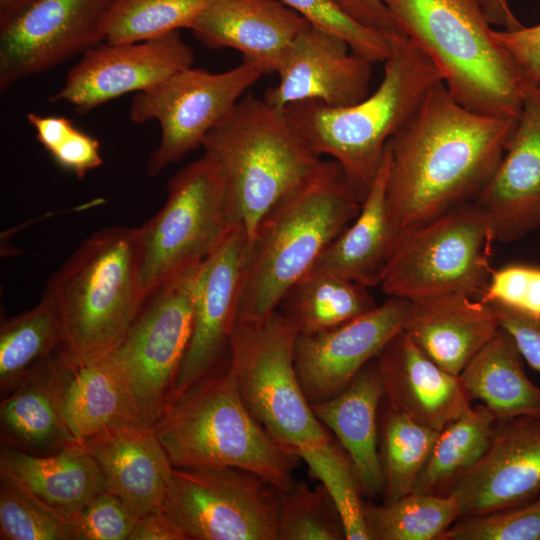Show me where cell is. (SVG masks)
I'll use <instances>...</instances> for the list:
<instances>
[{
    "label": "cell",
    "instance_id": "6da1fadb",
    "mask_svg": "<svg viewBox=\"0 0 540 540\" xmlns=\"http://www.w3.org/2000/svg\"><path fill=\"white\" fill-rule=\"evenodd\" d=\"M517 124L463 107L438 82L386 146L387 204L398 233L475 201Z\"/></svg>",
    "mask_w": 540,
    "mask_h": 540
},
{
    "label": "cell",
    "instance_id": "7a4b0ae2",
    "mask_svg": "<svg viewBox=\"0 0 540 540\" xmlns=\"http://www.w3.org/2000/svg\"><path fill=\"white\" fill-rule=\"evenodd\" d=\"M361 206L341 166L321 160L258 222L249 240L236 323L274 313L284 293L312 269Z\"/></svg>",
    "mask_w": 540,
    "mask_h": 540
},
{
    "label": "cell",
    "instance_id": "3957f363",
    "mask_svg": "<svg viewBox=\"0 0 540 540\" xmlns=\"http://www.w3.org/2000/svg\"><path fill=\"white\" fill-rule=\"evenodd\" d=\"M378 88L364 100L330 107L316 100L286 106L283 113L304 144L342 168L363 203L381 168L387 143L441 80L428 57L395 32Z\"/></svg>",
    "mask_w": 540,
    "mask_h": 540
},
{
    "label": "cell",
    "instance_id": "277c9868",
    "mask_svg": "<svg viewBox=\"0 0 540 540\" xmlns=\"http://www.w3.org/2000/svg\"><path fill=\"white\" fill-rule=\"evenodd\" d=\"M382 1L396 32L428 57L458 103L479 114L519 119L528 83L478 0Z\"/></svg>",
    "mask_w": 540,
    "mask_h": 540
},
{
    "label": "cell",
    "instance_id": "5b68a950",
    "mask_svg": "<svg viewBox=\"0 0 540 540\" xmlns=\"http://www.w3.org/2000/svg\"><path fill=\"white\" fill-rule=\"evenodd\" d=\"M154 430L175 468H240L281 491L295 483L300 458L253 418L228 361L170 401Z\"/></svg>",
    "mask_w": 540,
    "mask_h": 540
},
{
    "label": "cell",
    "instance_id": "8992f818",
    "mask_svg": "<svg viewBox=\"0 0 540 540\" xmlns=\"http://www.w3.org/2000/svg\"><path fill=\"white\" fill-rule=\"evenodd\" d=\"M44 293L60 317L65 351L77 364L107 355L144 298L139 228L117 226L93 233L52 275Z\"/></svg>",
    "mask_w": 540,
    "mask_h": 540
},
{
    "label": "cell",
    "instance_id": "52a82bcc",
    "mask_svg": "<svg viewBox=\"0 0 540 540\" xmlns=\"http://www.w3.org/2000/svg\"><path fill=\"white\" fill-rule=\"evenodd\" d=\"M202 147L217 164L232 217L249 240L264 214L322 160L294 132L283 111L251 93L208 133Z\"/></svg>",
    "mask_w": 540,
    "mask_h": 540
},
{
    "label": "cell",
    "instance_id": "ba28073f",
    "mask_svg": "<svg viewBox=\"0 0 540 540\" xmlns=\"http://www.w3.org/2000/svg\"><path fill=\"white\" fill-rule=\"evenodd\" d=\"M298 331L278 311L262 320L237 322L228 366L248 411L294 454L332 441L300 385L294 350Z\"/></svg>",
    "mask_w": 540,
    "mask_h": 540
},
{
    "label": "cell",
    "instance_id": "9c48e42d",
    "mask_svg": "<svg viewBox=\"0 0 540 540\" xmlns=\"http://www.w3.org/2000/svg\"><path fill=\"white\" fill-rule=\"evenodd\" d=\"M494 241L484 210L475 201L459 205L398 233L380 286L409 301L451 294L480 298L493 272Z\"/></svg>",
    "mask_w": 540,
    "mask_h": 540
},
{
    "label": "cell",
    "instance_id": "30bf717a",
    "mask_svg": "<svg viewBox=\"0 0 540 540\" xmlns=\"http://www.w3.org/2000/svg\"><path fill=\"white\" fill-rule=\"evenodd\" d=\"M203 261L181 268L146 292L127 332L107 354L145 424L154 426L171 398L191 337Z\"/></svg>",
    "mask_w": 540,
    "mask_h": 540
},
{
    "label": "cell",
    "instance_id": "8fae6325",
    "mask_svg": "<svg viewBox=\"0 0 540 540\" xmlns=\"http://www.w3.org/2000/svg\"><path fill=\"white\" fill-rule=\"evenodd\" d=\"M237 225L220 170L204 153L170 179L164 206L138 227L144 295L181 268L205 260Z\"/></svg>",
    "mask_w": 540,
    "mask_h": 540
},
{
    "label": "cell",
    "instance_id": "7c38bea8",
    "mask_svg": "<svg viewBox=\"0 0 540 540\" xmlns=\"http://www.w3.org/2000/svg\"><path fill=\"white\" fill-rule=\"evenodd\" d=\"M281 490L234 467L175 468L162 511L194 540H277Z\"/></svg>",
    "mask_w": 540,
    "mask_h": 540
},
{
    "label": "cell",
    "instance_id": "4fadbf2b",
    "mask_svg": "<svg viewBox=\"0 0 540 540\" xmlns=\"http://www.w3.org/2000/svg\"><path fill=\"white\" fill-rule=\"evenodd\" d=\"M264 73L254 64L219 73L188 67L158 85L135 94L130 120H156L161 128L158 147L149 155L146 173L158 176L170 164L202 147L208 133L221 124Z\"/></svg>",
    "mask_w": 540,
    "mask_h": 540
},
{
    "label": "cell",
    "instance_id": "5bb4252c",
    "mask_svg": "<svg viewBox=\"0 0 540 540\" xmlns=\"http://www.w3.org/2000/svg\"><path fill=\"white\" fill-rule=\"evenodd\" d=\"M116 0H39L0 28V90L104 42Z\"/></svg>",
    "mask_w": 540,
    "mask_h": 540
},
{
    "label": "cell",
    "instance_id": "9a60e30c",
    "mask_svg": "<svg viewBox=\"0 0 540 540\" xmlns=\"http://www.w3.org/2000/svg\"><path fill=\"white\" fill-rule=\"evenodd\" d=\"M193 62V50L179 31L136 43L103 42L81 55L49 101L86 113L122 95L148 90Z\"/></svg>",
    "mask_w": 540,
    "mask_h": 540
},
{
    "label": "cell",
    "instance_id": "2e32d148",
    "mask_svg": "<svg viewBox=\"0 0 540 540\" xmlns=\"http://www.w3.org/2000/svg\"><path fill=\"white\" fill-rule=\"evenodd\" d=\"M248 246L247 232L239 224L202 262L191 337L169 402L228 361Z\"/></svg>",
    "mask_w": 540,
    "mask_h": 540
},
{
    "label": "cell",
    "instance_id": "e0dca14e",
    "mask_svg": "<svg viewBox=\"0 0 540 540\" xmlns=\"http://www.w3.org/2000/svg\"><path fill=\"white\" fill-rule=\"evenodd\" d=\"M410 301L392 297L332 329L298 334L294 361L309 403L341 393L358 372L404 328Z\"/></svg>",
    "mask_w": 540,
    "mask_h": 540
},
{
    "label": "cell",
    "instance_id": "ac0fdd59",
    "mask_svg": "<svg viewBox=\"0 0 540 540\" xmlns=\"http://www.w3.org/2000/svg\"><path fill=\"white\" fill-rule=\"evenodd\" d=\"M449 495L460 517L505 510L540 496V417L497 421L488 449Z\"/></svg>",
    "mask_w": 540,
    "mask_h": 540
},
{
    "label": "cell",
    "instance_id": "d6986e66",
    "mask_svg": "<svg viewBox=\"0 0 540 540\" xmlns=\"http://www.w3.org/2000/svg\"><path fill=\"white\" fill-rule=\"evenodd\" d=\"M371 65L343 39L310 25L286 49L276 72L278 84L263 99L280 111L306 100L350 106L370 94Z\"/></svg>",
    "mask_w": 540,
    "mask_h": 540
},
{
    "label": "cell",
    "instance_id": "ffe728a7",
    "mask_svg": "<svg viewBox=\"0 0 540 540\" xmlns=\"http://www.w3.org/2000/svg\"><path fill=\"white\" fill-rule=\"evenodd\" d=\"M475 202L490 218L497 241L540 228V86L528 84L504 156Z\"/></svg>",
    "mask_w": 540,
    "mask_h": 540
},
{
    "label": "cell",
    "instance_id": "44dd1931",
    "mask_svg": "<svg viewBox=\"0 0 540 540\" xmlns=\"http://www.w3.org/2000/svg\"><path fill=\"white\" fill-rule=\"evenodd\" d=\"M77 363L65 350L33 365L2 399V445L36 455L53 454L79 442L63 414L67 388Z\"/></svg>",
    "mask_w": 540,
    "mask_h": 540
},
{
    "label": "cell",
    "instance_id": "7402d4cb",
    "mask_svg": "<svg viewBox=\"0 0 540 540\" xmlns=\"http://www.w3.org/2000/svg\"><path fill=\"white\" fill-rule=\"evenodd\" d=\"M309 26L280 0H208L190 30L210 49L239 51L266 75L277 72L286 49Z\"/></svg>",
    "mask_w": 540,
    "mask_h": 540
},
{
    "label": "cell",
    "instance_id": "603a6c76",
    "mask_svg": "<svg viewBox=\"0 0 540 540\" xmlns=\"http://www.w3.org/2000/svg\"><path fill=\"white\" fill-rule=\"evenodd\" d=\"M376 361L387 404L427 427L441 431L472 408L459 375L439 366L404 330Z\"/></svg>",
    "mask_w": 540,
    "mask_h": 540
},
{
    "label": "cell",
    "instance_id": "cb8c5ba5",
    "mask_svg": "<svg viewBox=\"0 0 540 540\" xmlns=\"http://www.w3.org/2000/svg\"><path fill=\"white\" fill-rule=\"evenodd\" d=\"M0 480L66 523L105 490L98 464L81 442L48 455L2 445Z\"/></svg>",
    "mask_w": 540,
    "mask_h": 540
},
{
    "label": "cell",
    "instance_id": "d4e9b609",
    "mask_svg": "<svg viewBox=\"0 0 540 540\" xmlns=\"http://www.w3.org/2000/svg\"><path fill=\"white\" fill-rule=\"evenodd\" d=\"M98 464L105 489L139 516L162 511L173 466L154 426L137 422L81 441Z\"/></svg>",
    "mask_w": 540,
    "mask_h": 540
},
{
    "label": "cell",
    "instance_id": "484cf974",
    "mask_svg": "<svg viewBox=\"0 0 540 540\" xmlns=\"http://www.w3.org/2000/svg\"><path fill=\"white\" fill-rule=\"evenodd\" d=\"M500 329L480 298L451 294L410 301L403 330L433 361L460 375Z\"/></svg>",
    "mask_w": 540,
    "mask_h": 540
},
{
    "label": "cell",
    "instance_id": "4316f807",
    "mask_svg": "<svg viewBox=\"0 0 540 540\" xmlns=\"http://www.w3.org/2000/svg\"><path fill=\"white\" fill-rule=\"evenodd\" d=\"M385 396L376 357L338 395L311 403L316 418L334 433L344 448L362 495L382 497L378 410Z\"/></svg>",
    "mask_w": 540,
    "mask_h": 540
},
{
    "label": "cell",
    "instance_id": "83f0119b",
    "mask_svg": "<svg viewBox=\"0 0 540 540\" xmlns=\"http://www.w3.org/2000/svg\"><path fill=\"white\" fill-rule=\"evenodd\" d=\"M388 153L357 217L326 247L312 270L366 287L381 284L398 235L387 204Z\"/></svg>",
    "mask_w": 540,
    "mask_h": 540
},
{
    "label": "cell",
    "instance_id": "f1b7e54d",
    "mask_svg": "<svg viewBox=\"0 0 540 540\" xmlns=\"http://www.w3.org/2000/svg\"><path fill=\"white\" fill-rule=\"evenodd\" d=\"M512 337L500 327L459 377L471 400L480 401L497 419L540 417V387L526 375Z\"/></svg>",
    "mask_w": 540,
    "mask_h": 540
},
{
    "label": "cell",
    "instance_id": "f546056e",
    "mask_svg": "<svg viewBox=\"0 0 540 540\" xmlns=\"http://www.w3.org/2000/svg\"><path fill=\"white\" fill-rule=\"evenodd\" d=\"M66 425L79 442L141 422L130 389L107 355L77 364L63 402Z\"/></svg>",
    "mask_w": 540,
    "mask_h": 540
},
{
    "label": "cell",
    "instance_id": "4dcf8cb0",
    "mask_svg": "<svg viewBox=\"0 0 540 540\" xmlns=\"http://www.w3.org/2000/svg\"><path fill=\"white\" fill-rule=\"evenodd\" d=\"M367 288L335 274L311 269L284 293L276 311L298 334L326 331L378 306Z\"/></svg>",
    "mask_w": 540,
    "mask_h": 540
},
{
    "label": "cell",
    "instance_id": "1f68e13d",
    "mask_svg": "<svg viewBox=\"0 0 540 540\" xmlns=\"http://www.w3.org/2000/svg\"><path fill=\"white\" fill-rule=\"evenodd\" d=\"M496 423L480 403L439 431L413 492L448 496L488 449Z\"/></svg>",
    "mask_w": 540,
    "mask_h": 540
},
{
    "label": "cell",
    "instance_id": "d6a6232c",
    "mask_svg": "<svg viewBox=\"0 0 540 540\" xmlns=\"http://www.w3.org/2000/svg\"><path fill=\"white\" fill-rule=\"evenodd\" d=\"M65 350L60 317L43 293L39 303L0 327V390L7 395L37 362Z\"/></svg>",
    "mask_w": 540,
    "mask_h": 540
},
{
    "label": "cell",
    "instance_id": "836d02e7",
    "mask_svg": "<svg viewBox=\"0 0 540 540\" xmlns=\"http://www.w3.org/2000/svg\"><path fill=\"white\" fill-rule=\"evenodd\" d=\"M438 433L388 405L379 423L378 439L383 503L413 492Z\"/></svg>",
    "mask_w": 540,
    "mask_h": 540
},
{
    "label": "cell",
    "instance_id": "e575fe53",
    "mask_svg": "<svg viewBox=\"0 0 540 540\" xmlns=\"http://www.w3.org/2000/svg\"><path fill=\"white\" fill-rule=\"evenodd\" d=\"M363 514L370 540H440L460 518L451 495L415 492L381 505L363 501Z\"/></svg>",
    "mask_w": 540,
    "mask_h": 540
},
{
    "label": "cell",
    "instance_id": "d590c367",
    "mask_svg": "<svg viewBox=\"0 0 540 540\" xmlns=\"http://www.w3.org/2000/svg\"><path fill=\"white\" fill-rule=\"evenodd\" d=\"M208 0H116L104 23V42L136 43L192 26Z\"/></svg>",
    "mask_w": 540,
    "mask_h": 540
},
{
    "label": "cell",
    "instance_id": "8d00e7d4",
    "mask_svg": "<svg viewBox=\"0 0 540 540\" xmlns=\"http://www.w3.org/2000/svg\"><path fill=\"white\" fill-rule=\"evenodd\" d=\"M330 495L343 523L346 540H370L363 514V500L352 464L332 442L322 448L296 452Z\"/></svg>",
    "mask_w": 540,
    "mask_h": 540
},
{
    "label": "cell",
    "instance_id": "74e56055",
    "mask_svg": "<svg viewBox=\"0 0 540 540\" xmlns=\"http://www.w3.org/2000/svg\"><path fill=\"white\" fill-rule=\"evenodd\" d=\"M343 523L325 487L296 482L281 491L277 540H342Z\"/></svg>",
    "mask_w": 540,
    "mask_h": 540
},
{
    "label": "cell",
    "instance_id": "f35d334b",
    "mask_svg": "<svg viewBox=\"0 0 540 540\" xmlns=\"http://www.w3.org/2000/svg\"><path fill=\"white\" fill-rule=\"evenodd\" d=\"M26 118L38 142L62 169L82 179L102 165L99 140L78 129L70 119L34 112Z\"/></svg>",
    "mask_w": 540,
    "mask_h": 540
},
{
    "label": "cell",
    "instance_id": "ab89813d",
    "mask_svg": "<svg viewBox=\"0 0 540 540\" xmlns=\"http://www.w3.org/2000/svg\"><path fill=\"white\" fill-rule=\"evenodd\" d=\"M311 26L343 39L351 51L370 63L385 62L392 35L365 27L343 12L334 0H280Z\"/></svg>",
    "mask_w": 540,
    "mask_h": 540
},
{
    "label": "cell",
    "instance_id": "60d3db41",
    "mask_svg": "<svg viewBox=\"0 0 540 540\" xmlns=\"http://www.w3.org/2000/svg\"><path fill=\"white\" fill-rule=\"evenodd\" d=\"M440 540H540V496L505 510L460 517Z\"/></svg>",
    "mask_w": 540,
    "mask_h": 540
},
{
    "label": "cell",
    "instance_id": "b9f144b4",
    "mask_svg": "<svg viewBox=\"0 0 540 540\" xmlns=\"http://www.w3.org/2000/svg\"><path fill=\"white\" fill-rule=\"evenodd\" d=\"M1 540H70L68 523L0 480Z\"/></svg>",
    "mask_w": 540,
    "mask_h": 540
},
{
    "label": "cell",
    "instance_id": "7bdbcfd3",
    "mask_svg": "<svg viewBox=\"0 0 540 540\" xmlns=\"http://www.w3.org/2000/svg\"><path fill=\"white\" fill-rule=\"evenodd\" d=\"M139 518L122 498L104 490L68 523L70 540H128Z\"/></svg>",
    "mask_w": 540,
    "mask_h": 540
},
{
    "label": "cell",
    "instance_id": "ee69618b",
    "mask_svg": "<svg viewBox=\"0 0 540 540\" xmlns=\"http://www.w3.org/2000/svg\"><path fill=\"white\" fill-rule=\"evenodd\" d=\"M480 299L540 317V268L518 264L493 270Z\"/></svg>",
    "mask_w": 540,
    "mask_h": 540
},
{
    "label": "cell",
    "instance_id": "f6af8a7d",
    "mask_svg": "<svg viewBox=\"0 0 540 540\" xmlns=\"http://www.w3.org/2000/svg\"><path fill=\"white\" fill-rule=\"evenodd\" d=\"M499 322L515 342L523 359L540 372V317L528 315L503 305L488 303Z\"/></svg>",
    "mask_w": 540,
    "mask_h": 540
},
{
    "label": "cell",
    "instance_id": "bcb514c9",
    "mask_svg": "<svg viewBox=\"0 0 540 540\" xmlns=\"http://www.w3.org/2000/svg\"><path fill=\"white\" fill-rule=\"evenodd\" d=\"M495 38L515 60L528 84L540 86V24L493 31Z\"/></svg>",
    "mask_w": 540,
    "mask_h": 540
},
{
    "label": "cell",
    "instance_id": "7dc6e473",
    "mask_svg": "<svg viewBox=\"0 0 540 540\" xmlns=\"http://www.w3.org/2000/svg\"><path fill=\"white\" fill-rule=\"evenodd\" d=\"M357 23L389 35L396 32L394 23L382 0H334Z\"/></svg>",
    "mask_w": 540,
    "mask_h": 540
},
{
    "label": "cell",
    "instance_id": "c3c4849f",
    "mask_svg": "<svg viewBox=\"0 0 540 540\" xmlns=\"http://www.w3.org/2000/svg\"><path fill=\"white\" fill-rule=\"evenodd\" d=\"M128 540H187L179 526L163 511L140 515Z\"/></svg>",
    "mask_w": 540,
    "mask_h": 540
},
{
    "label": "cell",
    "instance_id": "681fc988",
    "mask_svg": "<svg viewBox=\"0 0 540 540\" xmlns=\"http://www.w3.org/2000/svg\"><path fill=\"white\" fill-rule=\"evenodd\" d=\"M478 2L491 24L503 26L505 30L523 26L512 13L509 0H478Z\"/></svg>",
    "mask_w": 540,
    "mask_h": 540
},
{
    "label": "cell",
    "instance_id": "f907efd6",
    "mask_svg": "<svg viewBox=\"0 0 540 540\" xmlns=\"http://www.w3.org/2000/svg\"><path fill=\"white\" fill-rule=\"evenodd\" d=\"M39 0H0V28Z\"/></svg>",
    "mask_w": 540,
    "mask_h": 540
}]
</instances>
